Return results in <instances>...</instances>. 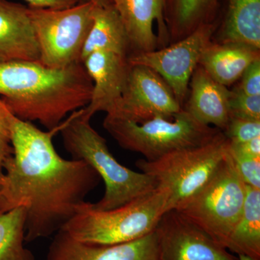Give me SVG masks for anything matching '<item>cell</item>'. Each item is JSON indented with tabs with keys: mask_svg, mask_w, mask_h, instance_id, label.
<instances>
[{
	"mask_svg": "<svg viewBox=\"0 0 260 260\" xmlns=\"http://www.w3.org/2000/svg\"><path fill=\"white\" fill-rule=\"evenodd\" d=\"M61 126L42 131L10 116L13 155L0 181V213L25 208L27 243L61 230L102 179L87 162L58 154L53 137Z\"/></svg>",
	"mask_w": 260,
	"mask_h": 260,
	"instance_id": "1",
	"label": "cell"
},
{
	"mask_svg": "<svg viewBox=\"0 0 260 260\" xmlns=\"http://www.w3.org/2000/svg\"><path fill=\"white\" fill-rule=\"evenodd\" d=\"M93 82L83 63L52 68L40 61H0V95L15 117L48 130L90 102Z\"/></svg>",
	"mask_w": 260,
	"mask_h": 260,
	"instance_id": "2",
	"label": "cell"
},
{
	"mask_svg": "<svg viewBox=\"0 0 260 260\" xmlns=\"http://www.w3.org/2000/svg\"><path fill=\"white\" fill-rule=\"evenodd\" d=\"M65 150L74 160L93 168L105 184V192L94 209L119 208L154 190L158 183L145 173L135 172L121 165L108 148L107 141L92 127L80 110L72 113L60 129Z\"/></svg>",
	"mask_w": 260,
	"mask_h": 260,
	"instance_id": "3",
	"label": "cell"
},
{
	"mask_svg": "<svg viewBox=\"0 0 260 260\" xmlns=\"http://www.w3.org/2000/svg\"><path fill=\"white\" fill-rule=\"evenodd\" d=\"M171 197L167 188L158 186L127 204L108 210L94 209L85 202L62 230L87 244L114 245L136 240L153 232L167 211Z\"/></svg>",
	"mask_w": 260,
	"mask_h": 260,
	"instance_id": "4",
	"label": "cell"
},
{
	"mask_svg": "<svg viewBox=\"0 0 260 260\" xmlns=\"http://www.w3.org/2000/svg\"><path fill=\"white\" fill-rule=\"evenodd\" d=\"M104 127L121 148L142 154L148 161L181 149L207 144L222 132L201 124L183 109L172 115L142 122L107 116Z\"/></svg>",
	"mask_w": 260,
	"mask_h": 260,
	"instance_id": "5",
	"label": "cell"
},
{
	"mask_svg": "<svg viewBox=\"0 0 260 260\" xmlns=\"http://www.w3.org/2000/svg\"><path fill=\"white\" fill-rule=\"evenodd\" d=\"M246 196V185L228 150L210 180L174 210L226 248L231 234L242 215Z\"/></svg>",
	"mask_w": 260,
	"mask_h": 260,
	"instance_id": "6",
	"label": "cell"
},
{
	"mask_svg": "<svg viewBox=\"0 0 260 260\" xmlns=\"http://www.w3.org/2000/svg\"><path fill=\"white\" fill-rule=\"evenodd\" d=\"M229 143L221 132L207 144L176 150L154 161L140 159L135 165L158 186L169 189L167 210L175 209L213 177L226 155Z\"/></svg>",
	"mask_w": 260,
	"mask_h": 260,
	"instance_id": "7",
	"label": "cell"
},
{
	"mask_svg": "<svg viewBox=\"0 0 260 260\" xmlns=\"http://www.w3.org/2000/svg\"><path fill=\"white\" fill-rule=\"evenodd\" d=\"M95 4L80 2L64 9L31 8L28 13L43 64L63 68L81 62L82 51L93 24Z\"/></svg>",
	"mask_w": 260,
	"mask_h": 260,
	"instance_id": "8",
	"label": "cell"
},
{
	"mask_svg": "<svg viewBox=\"0 0 260 260\" xmlns=\"http://www.w3.org/2000/svg\"><path fill=\"white\" fill-rule=\"evenodd\" d=\"M216 29L214 23L204 24L189 36L160 49L128 56L130 65H143L156 72L167 82L183 108L189 82L200 57Z\"/></svg>",
	"mask_w": 260,
	"mask_h": 260,
	"instance_id": "9",
	"label": "cell"
},
{
	"mask_svg": "<svg viewBox=\"0 0 260 260\" xmlns=\"http://www.w3.org/2000/svg\"><path fill=\"white\" fill-rule=\"evenodd\" d=\"M181 109L172 89L156 72L143 65H131L124 93L107 116L142 122Z\"/></svg>",
	"mask_w": 260,
	"mask_h": 260,
	"instance_id": "10",
	"label": "cell"
},
{
	"mask_svg": "<svg viewBox=\"0 0 260 260\" xmlns=\"http://www.w3.org/2000/svg\"><path fill=\"white\" fill-rule=\"evenodd\" d=\"M155 231L162 260H239L177 210L162 214Z\"/></svg>",
	"mask_w": 260,
	"mask_h": 260,
	"instance_id": "11",
	"label": "cell"
},
{
	"mask_svg": "<svg viewBox=\"0 0 260 260\" xmlns=\"http://www.w3.org/2000/svg\"><path fill=\"white\" fill-rule=\"evenodd\" d=\"M46 260H162L154 230L132 242L96 245L79 242L64 230L54 234Z\"/></svg>",
	"mask_w": 260,
	"mask_h": 260,
	"instance_id": "12",
	"label": "cell"
},
{
	"mask_svg": "<svg viewBox=\"0 0 260 260\" xmlns=\"http://www.w3.org/2000/svg\"><path fill=\"white\" fill-rule=\"evenodd\" d=\"M93 82L90 102L80 113L90 120L99 112L109 114L124 93L131 65L128 56L112 51H97L82 61Z\"/></svg>",
	"mask_w": 260,
	"mask_h": 260,
	"instance_id": "13",
	"label": "cell"
},
{
	"mask_svg": "<svg viewBox=\"0 0 260 260\" xmlns=\"http://www.w3.org/2000/svg\"><path fill=\"white\" fill-rule=\"evenodd\" d=\"M166 0H111L119 15L129 40L130 54L156 50L158 37L154 32L157 23L161 42H169L164 17Z\"/></svg>",
	"mask_w": 260,
	"mask_h": 260,
	"instance_id": "14",
	"label": "cell"
},
{
	"mask_svg": "<svg viewBox=\"0 0 260 260\" xmlns=\"http://www.w3.org/2000/svg\"><path fill=\"white\" fill-rule=\"evenodd\" d=\"M40 51L28 7L0 0V61H38Z\"/></svg>",
	"mask_w": 260,
	"mask_h": 260,
	"instance_id": "15",
	"label": "cell"
},
{
	"mask_svg": "<svg viewBox=\"0 0 260 260\" xmlns=\"http://www.w3.org/2000/svg\"><path fill=\"white\" fill-rule=\"evenodd\" d=\"M189 89V99L182 109L201 124L223 132L230 119L231 90L214 80L200 65L191 76Z\"/></svg>",
	"mask_w": 260,
	"mask_h": 260,
	"instance_id": "16",
	"label": "cell"
},
{
	"mask_svg": "<svg viewBox=\"0 0 260 260\" xmlns=\"http://www.w3.org/2000/svg\"><path fill=\"white\" fill-rule=\"evenodd\" d=\"M259 57V49L246 44L211 42L203 51L199 65L214 80L228 88L240 79L247 67Z\"/></svg>",
	"mask_w": 260,
	"mask_h": 260,
	"instance_id": "17",
	"label": "cell"
},
{
	"mask_svg": "<svg viewBox=\"0 0 260 260\" xmlns=\"http://www.w3.org/2000/svg\"><path fill=\"white\" fill-rule=\"evenodd\" d=\"M112 51L129 56L130 48L125 29L112 4L95 5L93 24L82 51L81 62L91 53Z\"/></svg>",
	"mask_w": 260,
	"mask_h": 260,
	"instance_id": "18",
	"label": "cell"
},
{
	"mask_svg": "<svg viewBox=\"0 0 260 260\" xmlns=\"http://www.w3.org/2000/svg\"><path fill=\"white\" fill-rule=\"evenodd\" d=\"M218 0H166V23L169 41L178 42L204 24L213 23Z\"/></svg>",
	"mask_w": 260,
	"mask_h": 260,
	"instance_id": "19",
	"label": "cell"
},
{
	"mask_svg": "<svg viewBox=\"0 0 260 260\" xmlns=\"http://www.w3.org/2000/svg\"><path fill=\"white\" fill-rule=\"evenodd\" d=\"M221 42L241 43L260 49V0H229Z\"/></svg>",
	"mask_w": 260,
	"mask_h": 260,
	"instance_id": "20",
	"label": "cell"
},
{
	"mask_svg": "<svg viewBox=\"0 0 260 260\" xmlns=\"http://www.w3.org/2000/svg\"><path fill=\"white\" fill-rule=\"evenodd\" d=\"M226 249L260 260V189L246 186L242 215L231 234Z\"/></svg>",
	"mask_w": 260,
	"mask_h": 260,
	"instance_id": "21",
	"label": "cell"
},
{
	"mask_svg": "<svg viewBox=\"0 0 260 260\" xmlns=\"http://www.w3.org/2000/svg\"><path fill=\"white\" fill-rule=\"evenodd\" d=\"M25 223L23 207L0 213V260H36L25 246Z\"/></svg>",
	"mask_w": 260,
	"mask_h": 260,
	"instance_id": "22",
	"label": "cell"
},
{
	"mask_svg": "<svg viewBox=\"0 0 260 260\" xmlns=\"http://www.w3.org/2000/svg\"><path fill=\"white\" fill-rule=\"evenodd\" d=\"M229 105L230 117L260 120V95H248L237 86L231 90Z\"/></svg>",
	"mask_w": 260,
	"mask_h": 260,
	"instance_id": "23",
	"label": "cell"
},
{
	"mask_svg": "<svg viewBox=\"0 0 260 260\" xmlns=\"http://www.w3.org/2000/svg\"><path fill=\"white\" fill-rule=\"evenodd\" d=\"M223 133L231 143H244L260 137V120L230 117Z\"/></svg>",
	"mask_w": 260,
	"mask_h": 260,
	"instance_id": "24",
	"label": "cell"
},
{
	"mask_svg": "<svg viewBox=\"0 0 260 260\" xmlns=\"http://www.w3.org/2000/svg\"><path fill=\"white\" fill-rule=\"evenodd\" d=\"M229 154L232 156L238 174L244 184L246 186L260 189V158Z\"/></svg>",
	"mask_w": 260,
	"mask_h": 260,
	"instance_id": "25",
	"label": "cell"
},
{
	"mask_svg": "<svg viewBox=\"0 0 260 260\" xmlns=\"http://www.w3.org/2000/svg\"><path fill=\"white\" fill-rule=\"evenodd\" d=\"M11 112L0 99V153L6 160L13 155L11 144V131H10V116Z\"/></svg>",
	"mask_w": 260,
	"mask_h": 260,
	"instance_id": "26",
	"label": "cell"
},
{
	"mask_svg": "<svg viewBox=\"0 0 260 260\" xmlns=\"http://www.w3.org/2000/svg\"><path fill=\"white\" fill-rule=\"evenodd\" d=\"M238 88L248 95H260V57L251 63L240 78Z\"/></svg>",
	"mask_w": 260,
	"mask_h": 260,
	"instance_id": "27",
	"label": "cell"
},
{
	"mask_svg": "<svg viewBox=\"0 0 260 260\" xmlns=\"http://www.w3.org/2000/svg\"><path fill=\"white\" fill-rule=\"evenodd\" d=\"M229 152L234 155L260 158V137L244 142V143H229Z\"/></svg>",
	"mask_w": 260,
	"mask_h": 260,
	"instance_id": "28",
	"label": "cell"
},
{
	"mask_svg": "<svg viewBox=\"0 0 260 260\" xmlns=\"http://www.w3.org/2000/svg\"><path fill=\"white\" fill-rule=\"evenodd\" d=\"M31 8L64 9L80 3L78 0H25Z\"/></svg>",
	"mask_w": 260,
	"mask_h": 260,
	"instance_id": "29",
	"label": "cell"
},
{
	"mask_svg": "<svg viewBox=\"0 0 260 260\" xmlns=\"http://www.w3.org/2000/svg\"><path fill=\"white\" fill-rule=\"evenodd\" d=\"M6 159L0 153V181H2L5 175V162Z\"/></svg>",
	"mask_w": 260,
	"mask_h": 260,
	"instance_id": "30",
	"label": "cell"
},
{
	"mask_svg": "<svg viewBox=\"0 0 260 260\" xmlns=\"http://www.w3.org/2000/svg\"><path fill=\"white\" fill-rule=\"evenodd\" d=\"M79 2H90L95 5L112 4L111 0H78Z\"/></svg>",
	"mask_w": 260,
	"mask_h": 260,
	"instance_id": "31",
	"label": "cell"
},
{
	"mask_svg": "<svg viewBox=\"0 0 260 260\" xmlns=\"http://www.w3.org/2000/svg\"><path fill=\"white\" fill-rule=\"evenodd\" d=\"M238 259L239 260H256L249 257V256L244 255V254H238Z\"/></svg>",
	"mask_w": 260,
	"mask_h": 260,
	"instance_id": "32",
	"label": "cell"
}]
</instances>
